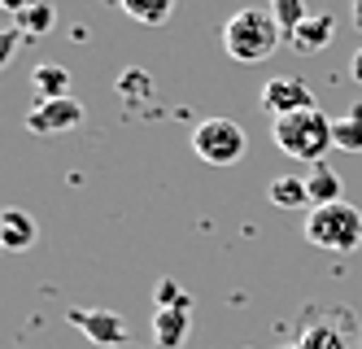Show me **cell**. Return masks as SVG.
Listing matches in <instances>:
<instances>
[{
	"mask_svg": "<svg viewBox=\"0 0 362 349\" xmlns=\"http://www.w3.org/2000/svg\"><path fill=\"white\" fill-rule=\"evenodd\" d=\"M271 140L279 153L297 157V162H323V153L332 144V118L319 110H297V114H279L271 118Z\"/></svg>",
	"mask_w": 362,
	"mask_h": 349,
	"instance_id": "cell-1",
	"label": "cell"
},
{
	"mask_svg": "<svg viewBox=\"0 0 362 349\" xmlns=\"http://www.w3.org/2000/svg\"><path fill=\"white\" fill-rule=\"evenodd\" d=\"M279 40H284V31H279V22H275L271 9H236V13L227 18V26H223L227 57L231 62H245V66L267 62L271 52L279 48Z\"/></svg>",
	"mask_w": 362,
	"mask_h": 349,
	"instance_id": "cell-2",
	"label": "cell"
},
{
	"mask_svg": "<svg viewBox=\"0 0 362 349\" xmlns=\"http://www.w3.org/2000/svg\"><path fill=\"white\" fill-rule=\"evenodd\" d=\"M305 240L332 253H349L362 245V210H354L349 201H332V205H315L305 214Z\"/></svg>",
	"mask_w": 362,
	"mask_h": 349,
	"instance_id": "cell-3",
	"label": "cell"
},
{
	"mask_svg": "<svg viewBox=\"0 0 362 349\" xmlns=\"http://www.w3.org/2000/svg\"><path fill=\"white\" fill-rule=\"evenodd\" d=\"M192 149H197L201 162H210V166H231L249 153V136L236 118H205L192 131Z\"/></svg>",
	"mask_w": 362,
	"mask_h": 349,
	"instance_id": "cell-4",
	"label": "cell"
},
{
	"mask_svg": "<svg viewBox=\"0 0 362 349\" xmlns=\"http://www.w3.org/2000/svg\"><path fill=\"white\" fill-rule=\"evenodd\" d=\"M66 324L70 328H79L92 345H105V349H118V345H127V324L114 314V310H88V306H70L66 310Z\"/></svg>",
	"mask_w": 362,
	"mask_h": 349,
	"instance_id": "cell-5",
	"label": "cell"
},
{
	"mask_svg": "<svg viewBox=\"0 0 362 349\" xmlns=\"http://www.w3.org/2000/svg\"><path fill=\"white\" fill-rule=\"evenodd\" d=\"M262 110L271 114V118H279V114H297V110H315V92H310L297 74H288V79H267L262 84Z\"/></svg>",
	"mask_w": 362,
	"mask_h": 349,
	"instance_id": "cell-6",
	"label": "cell"
},
{
	"mask_svg": "<svg viewBox=\"0 0 362 349\" xmlns=\"http://www.w3.org/2000/svg\"><path fill=\"white\" fill-rule=\"evenodd\" d=\"M83 122V105L74 96H62V101H40L35 110L27 114V131L35 136H62V131L79 127Z\"/></svg>",
	"mask_w": 362,
	"mask_h": 349,
	"instance_id": "cell-7",
	"label": "cell"
},
{
	"mask_svg": "<svg viewBox=\"0 0 362 349\" xmlns=\"http://www.w3.org/2000/svg\"><path fill=\"white\" fill-rule=\"evenodd\" d=\"M332 35H336V18L332 13H310L284 44H288L293 52H301V57H310V52H323L332 44Z\"/></svg>",
	"mask_w": 362,
	"mask_h": 349,
	"instance_id": "cell-8",
	"label": "cell"
},
{
	"mask_svg": "<svg viewBox=\"0 0 362 349\" xmlns=\"http://www.w3.org/2000/svg\"><path fill=\"white\" fill-rule=\"evenodd\" d=\"M35 236H40V227H35V219L27 210H18V205L0 210V245L9 253H27L35 245Z\"/></svg>",
	"mask_w": 362,
	"mask_h": 349,
	"instance_id": "cell-9",
	"label": "cell"
},
{
	"mask_svg": "<svg viewBox=\"0 0 362 349\" xmlns=\"http://www.w3.org/2000/svg\"><path fill=\"white\" fill-rule=\"evenodd\" d=\"M192 332V310H158L153 314V341L162 349H179Z\"/></svg>",
	"mask_w": 362,
	"mask_h": 349,
	"instance_id": "cell-10",
	"label": "cell"
},
{
	"mask_svg": "<svg viewBox=\"0 0 362 349\" xmlns=\"http://www.w3.org/2000/svg\"><path fill=\"white\" fill-rule=\"evenodd\" d=\"M31 88L40 101H62V96H70V70L57 62H44L31 70Z\"/></svg>",
	"mask_w": 362,
	"mask_h": 349,
	"instance_id": "cell-11",
	"label": "cell"
},
{
	"mask_svg": "<svg viewBox=\"0 0 362 349\" xmlns=\"http://www.w3.org/2000/svg\"><path fill=\"white\" fill-rule=\"evenodd\" d=\"M332 144L341 153H362V105H349L341 118H332Z\"/></svg>",
	"mask_w": 362,
	"mask_h": 349,
	"instance_id": "cell-12",
	"label": "cell"
},
{
	"mask_svg": "<svg viewBox=\"0 0 362 349\" xmlns=\"http://www.w3.org/2000/svg\"><path fill=\"white\" fill-rule=\"evenodd\" d=\"M305 193H310V205L341 201V175H336L332 166H323V162H315V171L305 175Z\"/></svg>",
	"mask_w": 362,
	"mask_h": 349,
	"instance_id": "cell-13",
	"label": "cell"
},
{
	"mask_svg": "<svg viewBox=\"0 0 362 349\" xmlns=\"http://www.w3.org/2000/svg\"><path fill=\"white\" fill-rule=\"evenodd\" d=\"M122 13L140 22V26H162L170 13H175V0H118Z\"/></svg>",
	"mask_w": 362,
	"mask_h": 349,
	"instance_id": "cell-14",
	"label": "cell"
},
{
	"mask_svg": "<svg viewBox=\"0 0 362 349\" xmlns=\"http://www.w3.org/2000/svg\"><path fill=\"white\" fill-rule=\"evenodd\" d=\"M271 205L279 210H297V205H310V193H305V175H279L271 183Z\"/></svg>",
	"mask_w": 362,
	"mask_h": 349,
	"instance_id": "cell-15",
	"label": "cell"
},
{
	"mask_svg": "<svg viewBox=\"0 0 362 349\" xmlns=\"http://www.w3.org/2000/svg\"><path fill=\"white\" fill-rule=\"evenodd\" d=\"M53 22H57L53 0H31V5L18 13V31L22 35H48V31H53Z\"/></svg>",
	"mask_w": 362,
	"mask_h": 349,
	"instance_id": "cell-16",
	"label": "cell"
},
{
	"mask_svg": "<svg viewBox=\"0 0 362 349\" xmlns=\"http://www.w3.org/2000/svg\"><path fill=\"white\" fill-rule=\"evenodd\" d=\"M297 349H349V336L336 328V324H327V319H319V324H310L301 332Z\"/></svg>",
	"mask_w": 362,
	"mask_h": 349,
	"instance_id": "cell-17",
	"label": "cell"
},
{
	"mask_svg": "<svg viewBox=\"0 0 362 349\" xmlns=\"http://www.w3.org/2000/svg\"><path fill=\"white\" fill-rule=\"evenodd\" d=\"M271 13H275V22H279V31H284V40H288L297 26L310 18V9H305V0H271Z\"/></svg>",
	"mask_w": 362,
	"mask_h": 349,
	"instance_id": "cell-18",
	"label": "cell"
},
{
	"mask_svg": "<svg viewBox=\"0 0 362 349\" xmlns=\"http://www.w3.org/2000/svg\"><path fill=\"white\" fill-rule=\"evenodd\" d=\"M158 310H192V297L175 280H162L158 284Z\"/></svg>",
	"mask_w": 362,
	"mask_h": 349,
	"instance_id": "cell-19",
	"label": "cell"
},
{
	"mask_svg": "<svg viewBox=\"0 0 362 349\" xmlns=\"http://www.w3.org/2000/svg\"><path fill=\"white\" fill-rule=\"evenodd\" d=\"M18 35H22L18 26H13V31L5 35V44H0V62H9V57H13V48H18Z\"/></svg>",
	"mask_w": 362,
	"mask_h": 349,
	"instance_id": "cell-20",
	"label": "cell"
},
{
	"mask_svg": "<svg viewBox=\"0 0 362 349\" xmlns=\"http://www.w3.org/2000/svg\"><path fill=\"white\" fill-rule=\"evenodd\" d=\"M349 70H354V79H358V84H362V48L354 52V62H349Z\"/></svg>",
	"mask_w": 362,
	"mask_h": 349,
	"instance_id": "cell-21",
	"label": "cell"
},
{
	"mask_svg": "<svg viewBox=\"0 0 362 349\" xmlns=\"http://www.w3.org/2000/svg\"><path fill=\"white\" fill-rule=\"evenodd\" d=\"M27 5H31V0H5V9H9V13H22Z\"/></svg>",
	"mask_w": 362,
	"mask_h": 349,
	"instance_id": "cell-22",
	"label": "cell"
},
{
	"mask_svg": "<svg viewBox=\"0 0 362 349\" xmlns=\"http://www.w3.org/2000/svg\"><path fill=\"white\" fill-rule=\"evenodd\" d=\"M354 22L362 26V0H354Z\"/></svg>",
	"mask_w": 362,
	"mask_h": 349,
	"instance_id": "cell-23",
	"label": "cell"
},
{
	"mask_svg": "<svg viewBox=\"0 0 362 349\" xmlns=\"http://www.w3.org/2000/svg\"><path fill=\"white\" fill-rule=\"evenodd\" d=\"M288 349H297V345H288Z\"/></svg>",
	"mask_w": 362,
	"mask_h": 349,
	"instance_id": "cell-24",
	"label": "cell"
},
{
	"mask_svg": "<svg viewBox=\"0 0 362 349\" xmlns=\"http://www.w3.org/2000/svg\"><path fill=\"white\" fill-rule=\"evenodd\" d=\"M158 349H162V345H158Z\"/></svg>",
	"mask_w": 362,
	"mask_h": 349,
	"instance_id": "cell-25",
	"label": "cell"
}]
</instances>
